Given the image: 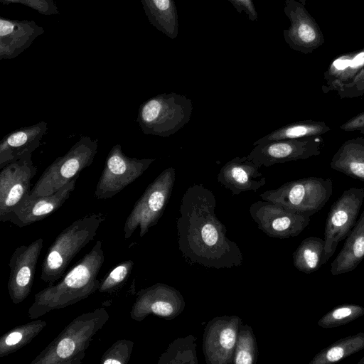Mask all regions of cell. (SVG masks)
I'll list each match as a JSON object with an SVG mask.
<instances>
[{
  "mask_svg": "<svg viewBox=\"0 0 364 364\" xmlns=\"http://www.w3.org/2000/svg\"><path fill=\"white\" fill-rule=\"evenodd\" d=\"M47 130V122L41 121L6 135L0 142V168L21 159L28 151L33 153L40 146Z\"/></svg>",
  "mask_w": 364,
  "mask_h": 364,
  "instance_id": "44dd1931",
  "label": "cell"
},
{
  "mask_svg": "<svg viewBox=\"0 0 364 364\" xmlns=\"http://www.w3.org/2000/svg\"><path fill=\"white\" fill-rule=\"evenodd\" d=\"M363 67L364 48L338 56L324 73L323 92H336L342 85L352 81Z\"/></svg>",
  "mask_w": 364,
  "mask_h": 364,
  "instance_id": "603a6c76",
  "label": "cell"
},
{
  "mask_svg": "<svg viewBox=\"0 0 364 364\" xmlns=\"http://www.w3.org/2000/svg\"><path fill=\"white\" fill-rule=\"evenodd\" d=\"M364 315V307L358 304H345L328 311L318 321V326L332 328L348 324Z\"/></svg>",
  "mask_w": 364,
  "mask_h": 364,
  "instance_id": "1f68e13d",
  "label": "cell"
},
{
  "mask_svg": "<svg viewBox=\"0 0 364 364\" xmlns=\"http://www.w3.org/2000/svg\"><path fill=\"white\" fill-rule=\"evenodd\" d=\"M109 318L104 306L77 316L42 350L31 364H80L96 334Z\"/></svg>",
  "mask_w": 364,
  "mask_h": 364,
  "instance_id": "3957f363",
  "label": "cell"
},
{
  "mask_svg": "<svg viewBox=\"0 0 364 364\" xmlns=\"http://www.w3.org/2000/svg\"><path fill=\"white\" fill-rule=\"evenodd\" d=\"M331 128L324 122L315 120H303L283 126L253 143L256 146L281 139H301L319 136L329 132Z\"/></svg>",
  "mask_w": 364,
  "mask_h": 364,
  "instance_id": "484cf974",
  "label": "cell"
},
{
  "mask_svg": "<svg viewBox=\"0 0 364 364\" xmlns=\"http://www.w3.org/2000/svg\"><path fill=\"white\" fill-rule=\"evenodd\" d=\"M259 169L247 156H236L220 168L218 181L230 190L232 196L250 191L256 192L266 184V178Z\"/></svg>",
  "mask_w": 364,
  "mask_h": 364,
  "instance_id": "d6986e66",
  "label": "cell"
},
{
  "mask_svg": "<svg viewBox=\"0 0 364 364\" xmlns=\"http://www.w3.org/2000/svg\"><path fill=\"white\" fill-rule=\"evenodd\" d=\"M336 92L342 99L354 98L363 95L364 67L352 81L342 85Z\"/></svg>",
  "mask_w": 364,
  "mask_h": 364,
  "instance_id": "d590c367",
  "label": "cell"
},
{
  "mask_svg": "<svg viewBox=\"0 0 364 364\" xmlns=\"http://www.w3.org/2000/svg\"><path fill=\"white\" fill-rule=\"evenodd\" d=\"M0 2L4 5L14 3L21 4L45 16L59 14L54 0H0Z\"/></svg>",
  "mask_w": 364,
  "mask_h": 364,
  "instance_id": "e575fe53",
  "label": "cell"
},
{
  "mask_svg": "<svg viewBox=\"0 0 364 364\" xmlns=\"http://www.w3.org/2000/svg\"><path fill=\"white\" fill-rule=\"evenodd\" d=\"M97 148V139L81 136L65 155L57 158L46 168L29 196H44L55 193L92 164Z\"/></svg>",
  "mask_w": 364,
  "mask_h": 364,
  "instance_id": "52a82bcc",
  "label": "cell"
},
{
  "mask_svg": "<svg viewBox=\"0 0 364 364\" xmlns=\"http://www.w3.org/2000/svg\"><path fill=\"white\" fill-rule=\"evenodd\" d=\"M149 23L171 39L178 35V16L174 0H140Z\"/></svg>",
  "mask_w": 364,
  "mask_h": 364,
  "instance_id": "d4e9b609",
  "label": "cell"
},
{
  "mask_svg": "<svg viewBox=\"0 0 364 364\" xmlns=\"http://www.w3.org/2000/svg\"><path fill=\"white\" fill-rule=\"evenodd\" d=\"M196 341L193 335L177 338L161 355L157 364H198Z\"/></svg>",
  "mask_w": 364,
  "mask_h": 364,
  "instance_id": "f546056e",
  "label": "cell"
},
{
  "mask_svg": "<svg viewBox=\"0 0 364 364\" xmlns=\"http://www.w3.org/2000/svg\"><path fill=\"white\" fill-rule=\"evenodd\" d=\"M134 267V262L126 260L114 267L102 280L98 291L112 294L119 289L128 280Z\"/></svg>",
  "mask_w": 364,
  "mask_h": 364,
  "instance_id": "d6a6232c",
  "label": "cell"
},
{
  "mask_svg": "<svg viewBox=\"0 0 364 364\" xmlns=\"http://www.w3.org/2000/svg\"><path fill=\"white\" fill-rule=\"evenodd\" d=\"M297 1H299V2H301L302 4L306 5V0H297Z\"/></svg>",
  "mask_w": 364,
  "mask_h": 364,
  "instance_id": "ab89813d",
  "label": "cell"
},
{
  "mask_svg": "<svg viewBox=\"0 0 364 364\" xmlns=\"http://www.w3.org/2000/svg\"><path fill=\"white\" fill-rule=\"evenodd\" d=\"M242 319L235 315L210 320L203 335V352L207 364L232 363Z\"/></svg>",
  "mask_w": 364,
  "mask_h": 364,
  "instance_id": "9a60e30c",
  "label": "cell"
},
{
  "mask_svg": "<svg viewBox=\"0 0 364 364\" xmlns=\"http://www.w3.org/2000/svg\"><path fill=\"white\" fill-rule=\"evenodd\" d=\"M364 259V210L331 264L333 276L354 270Z\"/></svg>",
  "mask_w": 364,
  "mask_h": 364,
  "instance_id": "7402d4cb",
  "label": "cell"
},
{
  "mask_svg": "<svg viewBox=\"0 0 364 364\" xmlns=\"http://www.w3.org/2000/svg\"><path fill=\"white\" fill-rule=\"evenodd\" d=\"M47 326L41 319H36L9 330L0 338V358L11 354L30 343Z\"/></svg>",
  "mask_w": 364,
  "mask_h": 364,
  "instance_id": "83f0119b",
  "label": "cell"
},
{
  "mask_svg": "<svg viewBox=\"0 0 364 364\" xmlns=\"http://www.w3.org/2000/svg\"><path fill=\"white\" fill-rule=\"evenodd\" d=\"M332 193L331 178L308 177L285 183L276 189L264 191L259 196L291 212L311 217L324 207Z\"/></svg>",
  "mask_w": 364,
  "mask_h": 364,
  "instance_id": "8992f818",
  "label": "cell"
},
{
  "mask_svg": "<svg viewBox=\"0 0 364 364\" xmlns=\"http://www.w3.org/2000/svg\"><path fill=\"white\" fill-rule=\"evenodd\" d=\"M284 12L290 26L284 29L283 36L292 50L309 54L323 44V34L305 5L297 0H286Z\"/></svg>",
  "mask_w": 364,
  "mask_h": 364,
  "instance_id": "2e32d148",
  "label": "cell"
},
{
  "mask_svg": "<svg viewBox=\"0 0 364 364\" xmlns=\"http://www.w3.org/2000/svg\"><path fill=\"white\" fill-rule=\"evenodd\" d=\"M213 193L193 184L183 194L177 219L178 244L190 262L206 268L230 269L243 263L237 244L227 237V228L215 215Z\"/></svg>",
  "mask_w": 364,
  "mask_h": 364,
  "instance_id": "6da1fadb",
  "label": "cell"
},
{
  "mask_svg": "<svg viewBox=\"0 0 364 364\" xmlns=\"http://www.w3.org/2000/svg\"><path fill=\"white\" fill-rule=\"evenodd\" d=\"M323 146L321 136L281 139L255 146L247 155L260 168L318 156Z\"/></svg>",
  "mask_w": 364,
  "mask_h": 364,
  "instance_id": "5bb4252c",
  "label": "cell"
},
{
  "mask_svg": "<svg viewBox=\"0 0 364 364\" xmlns=\"http://www.w3.org/2000/svg\"><path fill=\"white\" fill-rule=\"evenodd\" d=\"M43 246V240L38 238L28 245L16 247L10 257L7 287L10 299L15 304L23 302L31 291Z\"/></svg>",
  "mask_w": 364,
  "mask_h": 364,
  "instance_id": "e0dca14e",
  "label": "cell"
},
{
  "mask_svg": "<svg viewBox=\"0 0 364 364\" xmlns=\"http://www.w3.org/2000/svg\"><path fill=\"white\" fill-rule=\"evenodd\" d=\"M250 214L260 230L269 237L279 239L298 236L310 223L309 216L264 200L253 203L250 207Z\"/></svg>",
  "mask_w": 364,
  "mask_h": 364,
  "instance_id": "7c38bea8",
  "label": "cell"
},
{
  "mask_svg": "<svg viewBox=\"0 0 364 364\" xmlns=\"http://www.w3.org/2000/svg\"><path fill=\"white\" fill-rule=\"evenodd\" d=\"M176 180L173 167L165 168L146 188L135 203L124 225V237L129 239L139 228L140 237L157 224L170 199Z\"/></svg>",
  "mask_w": 364,
  "mask_h": 364,
  "instance_id": "ba28073f",
  "label": "cell"
},
{
  "mask_svg": "<svg viewBox=\"0 0 364 364\" xmlns=\"http://www.w3.org/2000/svg\"><path fill=\"white\" fill-rule=\"evenodd\" d=\"M186 307L183 295L176 288L164 283H156L140 289L130 311V317L143 321L149 315L172 320Z\"/></svg>",
  "mask_w": 364,
  "mask_h": 364,
  "instance_id": "4fadbf2b",
  "label": "cell"
},
{
  "mask_svg": "<svg viewBox=\"0 0 364 364\" xmlns=\"http://www.w3.org/2000/svg\"><path fill=\"white\" fill-rule=\"evenodd\" d=\"M324 253V241L309 237L301 241L292 255L293 264L299 271L309 274L320 269Z\"/></svg>",
  "mask_w": 364,
  "mask_h": 364,
  "instance_id": "f1b7e54d",
  "label": "cell"
},
{
  "mask_svg": "<svg viewBox=\"0 0 364 364\" xmlns=\"http://www.w3.org/2000/svg\"><path fill=\"white\" fill-rule=\"evenodd\" d=\"M364 200L363 188H350L332 204L324 228L325 264L335 253L338 243L346 238L355 226Z\"/></svg>",
  "mask_w": 364,
  "mask_h": 364,
  "instance_id": "9c48e42d",
  "label": "cell"
},
{
  "mask_svg": "<svg viewBox=\"0 0 364 364\" xmlns=\"http://www.w3.org/2000/svg\"><path fill=\"white\" fill-rule=\"evenodd\" d=\"M105 215L91 213L73 222L50 245L41 265V279L53 284L60 279L72 259L97 235Z\"/></svg>",
  "mask_w": 364,
  "mask_h": 364,
  "instance_id": "277c9868",
  "label": "cell"
},
{
  "mask_svg": "<svg viewBox=\"0 0 364 364\" xmlns=\"http://www.w3.org/2000/svg\"><path fill=\"white\" fill-rule=\"evenodd\" d=\"M330 166L364 182V138L356 137L343 142L333 154Z\"/></svg>",
  "mask_w": 364,
  "mask_h": 364,
  "instance_id": "cb8c5ba5",
  "label": "cell"
},
{
  "mask_svg": "<svg viewBox=\"0 0 364 364\" xmlns=\"http://www.w3.org/2000/svg\"><path fill=\"white\" fill-rule=\"evenodd\" d=\"M155 160L129 157L120 144H115L107 156L95 196L97 199L112 198L141 176Z\"/></svg>",
  "mask_w": 364,
  "mask_h": 364,
  "instance_id": "30bf717a",
  "label": "cell"
},
{
  "mask_svg": "<svg viewBox=\"0 0 364 364\" xmlns=\"http://www.w3.org/2000/svg\"><path fill=\"white\" fill-rule=\"evenodd\" d=\"M358 364H364V356L358 360Z\"/></svg>",
  "mask_w": 364,
  "mask_h": 364,
  "instance_id": "f35d334b",
  "label": "cell"
},
{
  "mask_svg": "<svg viewBox=\"0 0 364 364\" xmlns=\"http://www.w3.org/2000/svg\"><path fill=\"white\" fill-rule=\"evenodd\" d=\"M192 112V101L186 96L162 93L140 105L136 122L144 134L168 137L189 122Z\"/></svg>",
  "mask_w": 364,
  "mask_h": 364,
  "instance_id": "5b68a950",
  "label": "cell"
},
{
  "mask_svg": "<svg viewBox=\"0 0 364 364\" xmlns=\"http://www.w3.org/2000/svg\"><path fill=\"white\" fill-rule=\"evenodd\" d=\"M364 350V332L341 338L321 349L309 364H330L339 362L347 357Z\"/></svg>",
  "mask_w": 364,
  "mask_h": 364,
  "instance_id": "4316f807",
  "label": "cell"
},
{
  "mask_svg": "<svg viewBox=\"0 0 364 364\" xmlns=\"http://www.w3.org/2000/svg\"><path fill=\"white\" fill-rule=\"evenodd\" d=\"M340 128L346 132L358 131L364 134V112L350 118L341 124Z\"/></svg>",
  "mask_w": 364,
  "mask_h": 364,
  "instance_id": "74e56055",
  "label": "cell"
},
{
  "mask_svg": "<svg viewBox=\"0 0 364 364\" xmlns=\"http://www.w3.org/2000/svg\"><path fill=\"white\" fill-rule=\"evenodd\" d=\"M79 176L80 174L53 194L27 196L9 215L6 222L23 228L47 218L58 210L70 197Z\"/></svg>",
  "mask_w": 364,
  "mask_h": 364,
  "instance_id": "ac0fdd59",
  "label": "cell"
},
{
  "mask_svg": "<svg viewBox=\"0 0 364 364\" xmlns=\"http://www.w3.org/2000/svg\"><path fill=\"white\" fill-rule=\"evenodd\" d=\"M258 358L257 341L251 326L242 324L240 326L232 363L255 364Z\"/></svg>",
  "mask_w": 364,
  "mask_h": 364,
  "instance_id": "4dcf8cb0",
  "label": "cell"
},
{
  "mask_svg": "<svg viewBox=\"0 0 364 364\" xmlns=\"http://www.w3.org/2000/svg\"><path fill=\"white\" fill-rule=\"evenodd\" d=\"M31 156L32 152L28 151L1 168V222H6L9 215L31 193V181L37 172Z\"/></svg>",
  "mask_w": 364,
  "mask_h": 364,
  "instance_id": "8fae6325",
  "label": "cell"
},
{
  "mask_svg": "<svg viewBox=\"0 0 364 364\" xmlns=\"http://www.w3.org/2000/svg\"><path fill=\"white\" fill-rule=\"evenodd\" d=\"M34 21L0 19V59L16 58L44 33Z\"/></svg>",
  "mask_w": 364,
  "mask_h": 364,
  "instance_id": "ffe728a7",
  "label": "cell"
},
{
  "mask_svg": "<svg viewBox=\"0 0 364 364\" xmlns=\"http://www.w3.org/2000/svg\"><path fill=\"white\" fill-rule=\"evenodd\" d=\"M235 10L242 14L244 12L247 18L252 21H255L258 18V14L255 9L252 0H228Z\"/></svg>",
  "mask_w": 364,
  "mask_h": 364,
  "instance_id": "8d00e7d4",
  "label": "cell"
},
{
  "mask_svg": "<svg viewBox=\"0 0 364 364\" xmlns=\"http://www.w3.org/2000/svg\"><path fill=\"white\" fill-rule=\"evenodd\" d=\"M134 342L120 339L115 341L102 355L100 364H127L131 358Z\"/></svg>",
  "mask_w": 364,
  "mask_h": 364,
  "instance_id": "836d02e7",
  "label": "cell"
},
{
  "mask_svg": "<svg viewBox=\"0 0 364 364\" xmlns=\"http://www.w3.org/2000/svg\"><path fill=\"white\" fill-rule=\"evenodd\" d=\"M104 262L102 242L98 240L58 283L50 284L35 294L28 310V318H38L93 294L100 284L97 276Z\"/></svg>",
  "mask_w": 364,
  "mask_h": 364,
  "instance_id": "7a4b0ae2",
  "label": "cell"
}]
</instances>
